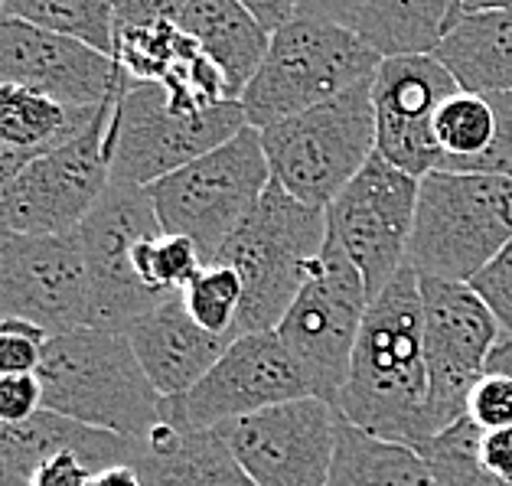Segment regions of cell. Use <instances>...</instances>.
I'll list each match as a JSON object with an SVG mask.
<instances>
[{
	"label": "cell",
	"instance_id": "1",
	"mask_svg": "<svg viewBox=\"0 0 512 486\" xmlns=\"http://www.w3.org/2000/svg\"><path fill=\"white\" fill-rule=\"evenodd\" d=\"M336 411L349 425L415 451L428 441L424 297L411 265L369 301Z\"/></svg>",
	"mask_w": 512,
	"mask_h": 486
},
{
	"label": "cell",
	"instance_id": "2",
	"mask_svg": "<svg viewBox=\"0 0 512 486\" xmlns=\"http://www.w3.org/2000/svg\"><path fill=\"white\" fill-rule=\"evenodd\" d=\"M43 408L82 425L144 441L164 421V398L134 356L128 333L72 327L46 340L40 366Z\"/></svg>",
	"mask_w": 512,
	"mask_h": 486
},
{
	"label": "cell",
	"instance_id": "3",
	"mask_svg": "<svg viewBox=\"0 0 512 486\" xmlns=\"http://www.w3.org/2000/svg\"><path fill=\"white\" fill-rule=\"evenodd\" d=\"M327 235V209L307 206L278 183H268L265 196L216 255L219 265H229L242 281L235 336L278 330Z\"/></svg>",
	"mask_w": 512,
	"mask_h": 486
},
{
	"label": "cell",
	"instance_id": "4",
	"mask_svg": "<svg viewBox=\"0 0 512 486\" xmlns=\"http://www.w3.org/2000/svg\"><path fill=\"white\" fill-rule=\"evenodd\" d=\"M512 239V180L431 170L421 177L408 265L421 278L470 284Z\"/></svg>",
	"mask_w": 512,
	"mask_h": 486
},
{
	"label": "cell",
	"instance_id": "5",
	"mask_svg": "<svg viewBox=\"0 0 512 486\" xmlns=\"http://www.w3.org/2000/svg\"><path fill=\"white\" fill-rule=\"evenodd\" d=\"M379 66L382 56L356 30L294 17L271 33L268 53L239 102L248 124L261 131L343 95L376 76Z\"/></svg>",
	"mask_w": 512,
	"mask_h": 486
},
{
	"label": "cell",
	"instance_id": "6",
	"mask_svg": "<svg viewBox=\"0 0 512 486\" xmlns=\"http://www.w3.org/2000/svg\"><path fill=\"white\" fill-rule=\"evenodd\" d=\"M271 183L307 206L327 209L376 154L372 79H362L294 118L261 128Z\"/></svg>",
	"mask_w": 512,
	"mask_h": 486
},
{
	"label": "cell",
	"instance_id": "7",
	"mask_svg": "<svg viewBox=\"0 0 512 486\" xmlns=\"http://www.w3.org/2000/svg\"><path fill=\"white\" fill-rule=\"evenodd\" d=\"M268 183L271 170L261 147V131L248 124L226 144L212 147L209 154L144 190L154 203L160 229L193 239L209 265L265 196Z\"/></svg>",
	"mask_w": 512,
	"mask_h": 486
},
{
	"label": "cell",
	"instance_id": "8",
	"mask_svg": "<svg viewBox=\"0 0 512 486\" xmlns=\"http://www.w3.org/2000/svg\"><path fill=\"white\" fill-rule=\"evenodd\" d=\"M242 128H248L242 102L183 115L170 108L167 92L157 82H131L118 98L108 131L111 180L151 186L226 144Z\"/></svg>",
	"mask_w": 512,
	"mask_h": 486
},
{
	"label": "cell",
	"instance_id": "9",
	"mask_svg": "<svg viewBox=\"0 0 512 486\" xmlns=\"http://www.w3.org/2000/svg\"><path fill=\"white\" fill-rule=\"evenodd\" d=\"M369 291L359 268L346 258L336 239L327 245L310 268L304 288L278 323V336L314 382V392L336 408L353 359L362 320L369 310Z\"/></svg>",
	"mask_w": 512,
	"mask_h": 486
},
{
	"label": "cell",
	"instance_id": "10",
	"mask_svg": "<svg viewBox=\"0 0 512 486\" xmlns=\"http://www.w3.org/2000/svg\"><path fill=\"white\" fill-rule=\"evenodd\" d=\"M317 395L314 382L287 350L278 330L235 336L190 392L164 398L160 415L180 431H212L258 411Z\"/></svg>",
	"mask_w": 512,
	"mask_h": 486
},
{
	"label": "cell",
	"instance_id": "11",
	"mask_svg": "<svg viewBox=\"0 0 512 486\" xmlns=\"http://www.w3.org/2000/svg\"><path fill=\"white\" fill-rule=\"evenodd\" d=\"M421 278V274H418ZM424 359H428V441L467 415L473 385L490 369V356L506 340L493 310L470 284L421 278ZM424 441V444H428Z\"/></svg>",
	"mask_w": 512,
	"mask_h": 486
},
{
	"label": "cell",
	"instance_id": "12",
	"mask_svg": "<svg viewBox=\"0 0 512 486\" xmlns=\"http://www.w3.org/2000/svg\"><path fill=\"white\" fill-rule=\"evenodd\" d=\"M118 98L98 111L79 137L33 160L0 193V226L33 235L76 232L82 226L111 186L108 131Z\"/></svg>",
	"mask_w": 512,
	"mask_h": 486
},
{
	"label": "cell",
	"instance_id": "13",
	"mask_svg": "<svg viewBox=\"0 0 512 486\" xmlns=\"http://www.w3.org/2000/svg\"><path fill=\"white\" fill-rule=\"evenodd\" d=\"M160 232L154 203L144 186L111 180L105 196L79 226L85 268H89V323L85 327L124 333L131 323L157 307L160 297L134 268V248Z\"/></svg>",
	"mask_w": 512,
	"mask_h": 486
},
{
	"label": "cell",
	"instance_id": "14",
	"mask_svg": "<svg viewBox=\"0 0 512 486\" xmlns=\"http://www.w3.org/2000/svg\"><path fill=\"white\" fill-rule=\"evenodd\" d=\"M421 180L369 157L343 193L327 206V232L359 268L369 297H376L408 265Z\"/></svg>",
	"mask_w": 512,
	"mask_h": 486
},
{
	"label": "cell",
	"instance_id": "15",
	"mask_svg": "<svg viewBox=\"0 0 512 486\" xmlns=\"http://www.w3.org/2000/svg\"><path fill=\"white\" fill-rule=\"evenodd\" d=\"M23 320L56 336L89 323L82 235H33L0 226V323Z\"/></svg>",
	"mask_w": 512,
	"mask_h": 486
},
{
	"label": "cell",
	"instance_id": "16",
	"mask_svg": "<svg viewBox=\"0 0 512 486\" xmlns=\"http://www.w3.org/2000/svg\"><path fill=\"white\" fill-rule=\"evenodd\" d=\"M340 411L317 395L216 428L258 486H327Z\"/></svg>",
	"mask_w": 512,
	"mask_h": 486
},
{
	"label": "cell",
	"instance_id": "17",
	"mask_svg": "<svg viewBox=\"0 0 512 486\" xmlns=\"http://www.w3.org/2000/svg\"><path fill=\"white\" fill-rule=\"evenodd\" d=\"M0 82L79 108L105 105L131 85L115 56L17 17H0Z\"/></svg>",
	"mask_w": 512,
	"mask_h": 486
},
{
	"label": "cell",
	"instance_id": "18",
	"mask_svg": "<svg viewBox=\"0 0 512 486\" xmlns=\"http://www.w3.org/2000/svg\"><path fill=\"white\" fill-rule=\"evenodd\" d=\"M460 85L434 56H392L372 76L376 154L392 167L428 177L441 164L434 115Z\"/></svg>",
	"mask_w": 512,
	"mask_h": 486
},
{
	"label": "cell",
	"instance_id": "19",
	"mask_svg": "<svg viewBox=\"0 0 512 486\" xmlns=\"http://www.w3.org/2000/svg\"><path fill=\"white\" fill-rule=\"evenodd\" d=\"M124 333H128L137 363L147 372L160 398L190 392L232 343L229 336H216L199 327L180 294L151 307Z\"/></svg>",
	"mask_w": 512,
	"mask_h": 486
},
{
	"label": "cell",
	"instance_id": "20",
	"mask_svg": "<svg viewBox=\"0 0 512 486\" xmlns=\"http://www.w3.org/2000/svg\"><path fill=\"white\" fill-rule=\"evenodd\" d=\"M134 467L144 486H258L212 431H180L157 421L144 441H137Z\"/></svg>",
	"mask_w": 512,
	"mask_h": 486
},
{
	"label": "cell",
	"instance_id": "21",
	"mask_svg": "<svg viewBox=\"0 0 512 486\" xmlns=\"http://www.w3.org/2000/svg\"><path fill=\"white\" fill-rule=\"evenodd\" d=\"M62 451L79 454L92 473H102L115 464L134 460L137 441L121 438L102 428L82 425L76 418H66L59 411L40 408L33 418L17 421V425H0V457L14 467L23 480L33 477V470L43 460L56 457Z\"/></svg>",
	"mask_w": 512,
	"mask_h": 486
},
{
	"label": "cell",
	"instance_id": "22",
	"mask_svg": "<svg viewBox=\"0 0 512 486\" xmlns=\"http://www.w3.org/2000/svg\"><path fill=\"white\" fill-rule=\"evenodd\" d=\"M180 30L222 69L229 95L239 102L268 53L271 33L239 0H186Z\"/></svg>",
	"mask_w": 512,
	"mask_h": 486
},
{
	"label": "cell",
	"instance_id": "23",
	"mask_svg": "<svg viewBox=\"0 0 512 486\" xmlns=\"http://www.w3.org/2000/svg\"><path fill=\"white\" fill-rule=\"evenodd\" d=\"M464 92H512V10L464 14L434 49Z\"/></svg>",
	"mask_w": 512,
	"mask_h": 486
},
{
	"label": "cell",
	"instance_id": "24",
	"mask_svg": "<svg viewBox=\"0 0 512 486\" xmlns=\"http://www.w3.org/2000/svg\"><path fill=\"white\" fill-rule=\"evenodd\" d=\"M460 17V0H369L356 20V33L382 59L434 56Z\"/></svg>",
	"mask_w": 512,
	"mask_h": 486
},
{
	"label": "cell",
	"instance_id": "25",
	"mask_svg": "<svg viewBox=\"0 0 512 486\" xmlns=\"http://www.w3.org/2000/svg\"><path fill=\"white\" fill-rule=\"evenodd\" d=\"M105 105L98 108L62 105L49 95L23 89V85L0 82V141L20 151L23 157L40 160L43 154L69 144L72 137H79Z\"/></svg>",
	"mask_w": 512,
	"mask_h": 486
},
{
	"label": "cell",
	"instance_id": "26",
	"mask_svg": "<svg viewBox=\"0 0 512 486\" xmlns=\"http://www.w3.org/2000/svg\"><path fill=\"white\" fill-rule=\"evenodd\" d=\"M327 486H441L415 447L385 441L340 415Z\"/></svg>",
	"mask_w": 512,
	"mask_h": 486
},
{
	"label": "cell",
	"instance_id": "27",
	"mask_svg": "<svg viewBox=\"0 0 512 486\" xmlns=\"http://www.w3.org/2000/svg\"><path fill=\"white\" fill-rule=\"evenodd\" d=\"M496 102L493 95L457 89L434 115V144L441 151L437 170L467 173L490 151L496 137Z\"/></svg>",
	"mask_w": 512,
	"mask_h": 486
},
{
	"label": "cell",
	"instance_id": "28",
	"mask_svg": "<svg viewBox=\"0 0 512 486\" xmlns=\"http://www.w3.org/2000/svg\"><path fill=\"white\" fill-rule=\"evenodd\" d=\"M0 17L27 20L115 56V0H7Z\"/></svg>",
	"mask_w": 512,
	"mask_h": 486
},
{
	"label": "cell",
	"instance_id": "29",
	"mask_svg": "<svg viewBox=\"0 0 512 486\" xmlns=\"http://www.w3.org/2000/svg\"><path fill=\"white\" fill-rule=\"evenodd\" d=\"M157 85L167 92L170 108L183 111V115H196V111H209L222 102H235L229 95V82L222 76V69L190 36L180 43L177 56L170 59L164 79Z\"/></svg>",
	"mask_w": 512,
	"mask_h": 486
},
{
	"label": "cell",
	"instance_id": "30",
	"mask_svg": "<svg viewBox=\"0 0 512 486\" xmlns=\"http://www.w3.org/2000/svg\"><path fill=\"white\" fill-rule=\"evenodd\" d=\"M134 268L151 291H157L160 297H173L206 268V258L193 239L160 229L137 242Z\"/></svg>",
	"mask_w": 512,
	"mask_h": 486
},
{
	"label": "cell",
	"instance_id": "31",
	"mask_svg": "<svg viewBox=\"0 0 512 486\" xmlns=\"http://www.w3.org/2000/svg\"><path fill=\"white\" fill-rule=\"evenodd\" d=\"M190 317L203 330L235 340V320L242 310V281L229 265L212 261L180 291Z\"/></svg>",
	"mask_w": 512,
	"mask_h": 486
},
{
	"label": "cell",
	"instance_id": "32",
	"mask_svg": "<svg viewBox=\"0 0 512 486\" xmlns=\"http://www.w3.org/2000/svg\"><path fill=\"white\" fill-rule=\"evenodd\" d=\"M186 33L180 23H151L115 33V62L131 82H160Z\"/></svg>",
	"mask_w": 512,
	"mask_h": 486
},
{
	"label": "cell",
	"instance_id": "33",
	"mask_svg": "<svg viewBox=\"0 0 512 486\" xmlns=\"http://www.w3.org/2000/svg\"><path fill=\"white\" fill-rule=\"evenodd\" d=\"M467 418L480 431L512 428V366L506 359H490V369L467 398Z\"/></svg>",
	"mask_w": 512,
	"mask_h": 486
},
{
	"label": "cell",
	"instance_id": "34",
	"mask_svg": "<svg viewBox=\"0 0 512 486\" xmlns=\"http://www.w3.org/2000/svg\"><path fill=\"white\" fill-rule=\"evenodd\" d=\"M46 340L49 333L33 327V323H0V376H36L46 356Z\"/></svg>",
	"mask_w": 512,
	"mask_h": 486
},
{
	"label": "cell",
	"instance_id": "35",
	"mask_svg": "<svg viewBox=\"0 0 512 486\" xmlns=\"http://www.w3.org/2000/svg\"><path fill=\"white\" fill-rule=\"evenodd\" d=\"M470 288L493 310V317L499 320V327H503L506 340H512V239L499 248L490 265L470 281Z\"/></svg>",
	"mask_w": 512,
	"mask_h": 486
},
{
	"label": "cell",
	"instance_id": "36",
	"mask_svg": "<svg viewBox=\"0 0 512 486\" xmlns=\"http://www.w3.org/2000/svg\"><path fill=\"white\" fill-rule=\"evenodd\" d=\"M43 408L40 376H0V425H17Z\"/></svg>",
	"mask_w": 512,
	"mask_h": 486
},
{
	"label": "cell",
	"instance_id": "37",
	"mask_svg": "<svg viewBox=\"0 0 512 486\" xmlns=\"http://www.w3.org/2000/svg\"><path fill=\"white\" fill-rule=\"evenodd\" d=\"M186 0H115V33L151 23H180Z\"/></svg>",
	"mask_w": 512,
	"mask_h": 486
},
{
	"label": "cell",
	"instance_id": "38",
	"mask_svg": "<svg viewBox=\"0 0 512 486\" xmlns=\"http://www.w3.org/2000/svg\"><path fill=\"white\" fill-rule=\"evenodd\" d=\"M92 477H95L92 467L85 464L79 454L62 451L56 457L43 460V464L33 470L27 486H92Z\"/></svg>",
	"mask_w": 512,
	"mask_h": 486
},
{
	"label": "cell",
	"instance_id": "39",
	"mask_svg": "<svg viewBox=\"0 0 512 486\" xmlns=\"http://www.w3.org/2000/svg\"><path fill=\"white\" fill-rule=\"evenodd\" d=\"M366 4L369 0H297V17L356 30V20Z\"/></svg>",
	"mask_w": 512,
	"mask_h": 486
},
{
	"label": "cell",
	"instance_id": "40",
	"mask_svg": "<svg viewBox=\"0 0 512 486\" xmlns=\"http://www.w3.org/2000/svg\"><path fill=\"white\" fill-rule=\"evenodd\" d=\"M268 33L281 30L287 20L297 17V0H239Z\"/></svg>",
	"mask_w": 512,
	"mask_h": 486
},
{
	"label": "cell",
	"instance_id": "41",
	"mask_svg": "<svg viewBox=\"0 0 512 486\" xmlns=\"http://www.w3.org/2000/svg\"><path fill=\"white\" fill-rule=\"evenodd\" d=\"M92 486H144V477H141V470L134 467V460H128V464H115L102 473H95Z\"/></svg>",
	"mask_w": 512,
	"mask_h": 486
},
{
	"label": "cell",
	"instance_id": "42",
	"mask_svg": "<svg viewBox=\"0 0 512 486\" xmlns=\"http://www.w3.org/2000/svg\"><path fill=\"white\" fill-rule=\"evenodd\" d=\"M464 14H496V10H512V0H460Z\"/></svg>",
	"mask_w": 512,
	"mask_h": 486
},
{
	"label": "cell",
	"instance_id": "43",
	"mask_svg": "<svg viewBox=\"0 0 512 486\" xmlns=\"http://www.w3.org/2000/svg\"><path fill=\"white\" fill-rule=\"evenodd\" d=\"M0 486H27V480H23L4 457H0Z\"/></svg>",
	"mask_w": 512,
	"mask_h": 486
},
{
	"label": "cell",
	"instance_id": "44",
	"mask_svg": "<svg viewBox=\"0 0 512 486\" xmlns=\"http://www.w3.org/2000/svg\"><path fill=\"white\" fill-rule=\"evenodd\" d=\"M4 4H7V0H0V14H4Z\"/></svg>",
	"mask_w": 512,
	"mask_h": 486
}]
</instances>
